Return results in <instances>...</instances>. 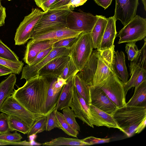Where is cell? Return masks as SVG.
Instances as JSON below:
<instances>
[{
	"mask_svg": "<svg viewBox=\"0 0 146 146\" xmlns=\"http://www.w3.org/2000/svg\"><path fill=\"white\" fill-rule=\"evenodd\" d=\"M49 81L45 76L26 81L24 85L16 90L12 95L31 112L44 115Z\"/></svg>",
	"mask_w": 146,
	"mask_h": 146,
	"instance_id": "obj_1",
	"label": "cell"
},
{
	"mask_svg": "<svg viewBox=\"0 0 146 146\" xmlns=\"http://www.w3.org/2000/svg\"><path fill=\"white\" fill-rule=\"evenodd\" d=\"M112 115L119 129L130 137L146 117V107L126 105L118 108Z\"/></svg>",
	"mask_w": 146,
	"mask_h": 146,
	"instance_id": "obj_2",
	"label": "cell"
},
{
	"mask_svg": "<svg viewBox=\"0 0 146 146\" xmlns=\"http://www.w3.org/2000/svg\"><path fill=\"white\" fill-rule=\"evenodd\" d=\"M72 9L67 8L44 12L36 24L32 37L54 30L67 28L66 19Z\"/></svg>",
	"mask_w": 146,
	"mask_h": 146,
	"instance_id": "obj_3",
	"label": "cell"
},
{
	"mask_svg": "<svg viewBox=\"0 0 146 146\" xmlns=\"http://www.w3.org/2000/svg\"><path fill=\"white\" fill-rule=\"evenodd\" d=\"M93 48L90 33H81L70 50L69 55L79 71L82 70L89 60Z\"/></svg>",
	"mask_w": 146,
	"mask_h": 146,
	"instance_id": "obj_4",
	"label": "cell"
},
{
	"mask_svg": "<svg viewBox=\"0 0 146 146\" xmlns=\"http://www.w3.org/2000/svg\"><path fill=\"white\" fill-rule=\"evenodd\" d=\"M118 44L136 42L146 36V19L136 15L119 32Z\"/></svg>",
	"mask_w": 146,
	"mask_h": 146,
	"instance_id": "obj_5",
	"label": "cell"
},
{
	"mask_svg": "<svg viewBox=\"0 0 146 146\" xmlns=\"http://www.w3.org/2000/svg\"><path fill=\"white\" fill-rule=\"evenodd\" d=\"M102 90L118 108L126 105L123 84L113 72L106 79L95 86Z\"/></svg>",
	"mask_w": 146,
	"mask_h": 146,
	"instance_id": "obj_6",
	"label": "cell"
},
{
	"mask_svg": "<svg viewBox=\"0 0 146 146\" xmlns=\"http://www.w3.org/2000/svg\"><path fill=\"white\" fill-rule=\"evenodd\" d=\"M0 111L21 120L31 127L43 115L33 113L24 107L13 97H8L2 104Z\"/></svg>",
	"mask_w": 146,
	"mask_h": 146,
	"instance_id": "obj_7",
	"label": "cell"
},
{
	"mask_svg": "<svg viewBox=\"0 0 146 146\" xmlns=\"http://www.w3.org/2000/svg\"><path fill=\"white\" fill-rule=\"evenodd\" d=\"M44 13L38 8H33L31 12L24 17L16 30L14 38L15 45L23 44L31 38L35 27Z\"/></svg>",
	"mask_w": 146,
	"mask_h": 146,
	"instance_id": "obj_8",
	"label": "cell"
},
{
	"mask_svg": "<svg viewBox=\"0 0 146 146\" xmlns=\"http://www.w3.org/2000/svg\"><path fill=\"white\" fill-rule=\"evenodd\" d=\"M98 15L80 11H71L66 19L67 27L76 31L90 33L98 19Z\"/></svg>",
	"mask_w": 146,
	"mask_h": 146,
	"instance_id": "obj_9",
	"label": "cell"
},
{
	"mask_svg": "<svg viewBox=\"0 0 146 146\" xmlns=\"http://www.w3.org/2000/svg\"><path fill=\"white\" fill-rule=\"evenodd\" d=\"M114 47L102 50H98L100 55L92 86L101 83L114 72L113 64L115 52Z\"/></svg>",
	"mask_w": 146,
	"mask_h": 146,
	"instance_id": "obj_10",
	"label": "cell"
},
{
	"mask_svg": "<svg viewBox=\"0 0 146 146\" xmlns=\"http://www.w3.org/2000/svg\"><path fill=\"white\" fill-rule=\"evenodd\" d=\"M70 50L65 47L53 48L45 57L36 64L32 65L28 64L23 67L21 79L26 81L37 76L39 70L53 59L59 56H69Z\"/></svg>",
	"mask_w": 146,
	"mask_h": 146,
	"instance_id": "obj_11",
	"label": "cell"
},
{
	"mask_svg": "<svg viewBox=\"0 0 146 146\" xmlns=\"http://www.w3.org/2000/svg\"><path fill=\"white\" fill-rule=\"evenodd\" d=\"M139 0H115L113 17L120 21L124 26L136 15Z\"/></svg>",
	"mask_w": 146,
	"mask_h": 146,
	"instance_id": "obj_12",
	"label": "cell"
},
{
	"mask_svg": "<svg viewBox=\"0 0 146 146\" xmlns=\"http://www.w3.org/2000/svg\"><path fill=\"white\" fill-rule=\"evenodd\" d=\"M91 104L112 115L118 108L107 95L96 86L88 87Z\"/></svg>",
	"mask_w": 146,
	"mask_h": 146,
	"instance_id": "obj_13",
	"label": "cell"
},
{
	"mask_svg": "<svg viewBox=\"0 0 146 146\" xmlns=\"http://www.w3.org/2000/svg\"><path fill=\"white\" fill-rule=\"evenodd\" d=\"M70 107L73 111L76 117L93 128L94 126L91 124L90 120L91 114L89 105L79 95L74 86L73 96Z\"/></svg>",
	"mask_w": 146,
	"mask_h": 146,
	"instance_id": "obj_14",
	"label": "cell"
},
{
	"mask_svg": "<svg viewBox=\"0 0 146 146\" xmlns=\"http://www.w3.org/2000/svg\"><path fill=\"white\" fill-rule=\"evenodd\" d=\"M99 55V51L97 49L92 51L86 64L77 74L88 87L93 85Z\"/></svg>",
	"mask_w": 146,
	"mask_h": 146,
	"instance_id": "obj_15",
	"label": "cell"
},
{
	"mask_svg": "<svg viewBox=\"0 0 146 146\" xmlns=\"http://www.w3.org/2000/svg\"><path fill=\"white\" fill-rule=\"evenodd\" d=\"M57 40H47L35 41L33 39L27 44L23 60L27 64L29 65L36 55L40 52L53 46Z\"/></svg>",
	"mask_w": 146,
	"mask_h": 146,
	"instance_id": "obj_16",
	"label": "cell"
},
{
	"mask_svg": "<svg viewBox=\"0 0 146 146\" xmlns=\"http://www.w3.org/2000/svg\"><path fill=\"white\" fill-rule=\"evenodd\" d=\"M89 107L91 114L90 120L92 125L119 129L112 115L91 104Z\"/></svg>",
	"mask_w": 146,
	"mask_h": 146,
	"instance_id": "obj_17",
	"label": "cell"
},
{
	"mask_svg": "<svg viewBox=\"0 0 146 146\" xmlns=\"http://www.w3.org/2000/svg\"><path fill=\"white\" fill-rule=\"evenodd\" d=\"M45 76L49 81L44 112V115H47L55 109L63 88H59L54 84L55 80L58 77L52 75Z\"/></svg>",
	"mask_w": 146,
	"mask_h": 146,
	"instance_id": "obj_18",
	"label": "cell"
},
{
	"mask_svg": "<svg viewBox=\"0 0 146 146\" xmlns=\"http://www.w3.org/2000/svg\"><path fill=\"white\" fill-rule=\"evenodd\" d=\"M70 58L69 56H68L53 59L39 70L37 76L52 75L59 77Z\"/></svg>",
	"mask_w": 146,
	"mask_h": 146,
	"instance_id": "obj_19",
	"label": "cell"
},
{
	"mask_svg": "<svg viewBox=\"0 0 146 146\" xmlns=\"http://www.w3.org/2000/svg\"><path fill=\"white\" fill-rule=\"evenodd\" d=\"M107 22L100 46L98 50H102L114 46V40L117 35L116 22L113 16L107 18Z\"/></svg>",
	"mask_w": 146,
	"mask_h": 146,
	"instance_id": "obj_20",
	"label": "cell"
},
{
	"mask_svg": "<svg viewBox=\"0 0 146 146\" xmlns=\"http://www.w3.org/2000/svg\"><path fill=\"white\" fill-rule=\"evenodd\" d=\"M81 33L68 28L54 30L39 35L32 38L35 41L47 40H60L64 38L78 36Z\"/></svg>",
	"mask_w": 146,
	"mask_h": 146,
	"instance_id": "obj_21",
	"label": "cell"
},
{
	"mask_svg": "<svg viewBox=\"0 0 146 146\" xmlns=\"http://www.w3.org/2000/svg\"><path fill=\"white\" fill-rule=\"evenodd\" d=\"M114 72L123 84H125L129 78L125 62V56L122 51L115 52L113 64Z\"/></svg>",
	"mask_w": 146,
	"mask_h": 146,
	"instance_id": "obj_22",
	"label": "cell"
},
{
	"mask_svg": "<svg viewBox=\"0 0 146 146\" xmlns=\"http://www.w3.org/2000/svg\"><path fill=\"white\" fill-rule=\"evenodd\" d=\"M74 76L68 80L64 86L55 109L56 111L70 107L73 96Z\"/></svg>",
	"mask_w": 146,
	"mask_h": 146,
	"instance_id": "obj_23",
	"label": "cell"
},
{
	"mask_svg": "<svg viewBox=\"0 0 146 146\" xmlns=\"http://www.w3.org/2000/svg\"><path fill=\"white\" fill-rule=\"evenodd\" d=\"M97 21L90 34L93 48L98 49L100 47L107 22V18L102 15H98Z\"/></svg>",
	"mask_w": 146,
	"mask_h": 146,
	"instance_id": "obj_24",
	"label": "cell"
},
{
	"mask_svg": "<svg viewBox=\"0 0 146 146\" xmlns=\"http://www.w3.org/2000/svg\"><path fill=\"white\" fill-rule=\"evenodd\" d=\"M126 105L146 107V80L135 88L133 95Z\"/></svg>",
	"mask_w": 146,
	"mask_h": 146,
	"instance_id": "obj_25",
	"label": "cell"
},
{
	"mask_svg": "<svg viewBox=\"0 0 146 146\" xmlns=\"http://www.w3.org/2000/svg\"><path fill=\"white\" fill-rule=\"evenodd\" d=\"M16 78L15 74H11L0 83V109L7 98L13 94Z\"/></svg>",
	"mask_w": 146,
	"mask_h": 146,
	"instance_id": "obj_26",
	"label": "cell"
},
{
	"mask_svg": "<svg viewBox=\"0 0 146 146\" xmlns=\"http://www.w3.org/2000/svg\"><path fill=\"white\" fill-rule=\"evenodd\" d=\"M130 71L131 77L123 84L126 94L132 87H136L143 82L146 80V70L136 67Z\"/></svg>",
	"mask_w": 146,
	"mask_h": 146,
	"instance_id": "obj_27",
	"label": "cell"
},
{
	"mask_svg": "<svg viewBox=\"0 0 146 146\" xmlns=\"http://www.w3.org/2000/svg\"><path fill=\"white\" fill-rule=\"evenodd\" d=\"M42 145L48 146H85L88 145L82 139L77 138L59 137L52 139L49 141H46L42 144Z\"/></svg>",
	"mask_w": 146,
	"mask_h": 146,
	"instance_id": "obj_28",
	"label": "cell"
},
{
	"mask_svg": "<svg viewBox=\"0 0 146 146\" xmlns=\"http://www.w3.org/2000/svg\"><path fill=\"white\" fill-rule=\"evenodd\" d=\"M74 85L79 95L89 105L91 104L90 90L89 87L77 74L74 77Z\"/></svg>",
	"mask_w": 146,
	"mask_h": 146,
	"instance_id": "obj_29",
	"label": "cell"
},
{
	"mask_svg": "<svg viewBox=\"0 0 146 146\" xmlns=\"http://www.w3.org/2000/svg\"><path fill=\"white\" fill-rule=\"evenodd\" d=\"M144 42L141 48L139 50L134 59L130 62V71L136 67L146 70V39H144Z\"/></svg>",
	"mask_w": 146,
	"mask_h": 146,
	"instance_id": "obj_30",
	"label": "cell"
},
{
	"mask_svg": "<svg viewBox=\"0 0 146 146\" xmlns=\"http://www.w3.org/2000/svg\"><path fill=\"white\" fill-rule=\"evenodd\" d=\"M8 122L11 131H18L23 134H27L30 127L24 122L15 116L8 115Z\"/></svg>",
	"mask_w": 146,
	"mask_h": 146,
	"instance_id": "obj_31",
	"label": "cell"
},
{
	"mask_svg": "<svg viewBox=\"0 0 146 146\" xmlns=\"http://www.w3.org/2000/svg\"><path fill=\"white\" fill-rule=\"evenodd\" d=\"M56 115L59 128L68 135L77 138L79 132L74 129L66 121L63 114L56 110Z\"/></svg>",
	"mask_w": 146,
	"mask_h": 146,
	"instance_id": "obj_32",
	"label": "cell"
},
{
	"mask_svg": "<svg viewBox=\"0 0 146 146\" xmlns=\"http://www.w3.org/2000/svg\"><path fill=\"white\" fill-rule=\"evenodd\" d=\"M79 71L73 61L70 58L59 77L64 79L67 82L77 74Z\"/></svg>",
	"mask_w": 146,
	"mask_h": 146,
	"instance_id": "obj_33",
	"label": "cell"
},
{
	"mask_svg": "<svg viewBox=\"0 0 146 146\" xmlns=\"http://www.w3.org/2000/svg\"><path fill=\"white\" fill-rule=\"evenodd\" d=\"M47 115H43L38 118L31 127L27 134V137L36 135L46 130Z\"/></svg>",
	"mask_w": 146,
	"mask_h": 146,
	"instance_id": "obj_34",
	"label": "cell"
},
{
	"mask_svg": "<svg viewBox=\"0 0 146 146\" xmlns=\"http://www.w3.org/2000/svg\"><path fill=\"white\" fill-rule=\"evenodd\" d=\"M0 57L12 61H20L15 53L0 40Z\"/></svg>",
	"mask_w": 146,
	"mask_h": 146,
	"instance_id": "obj_35",
	"label": "cell"
},
{
	"mask_svg": "<svg viewBox=\"0 0 146 146\" xmlns=\"http://www.w3.org/2000/svg\"><path fill=\"white\" fill-rule=\"evenodd\" d=\"M62 110L63 115L67 122L74 129L80 131V127L76 120L75 115L72 109L68 107Z\"/></svg>",
	"mask_w": 146,
	"mask_h": 146,
	"instance_id": "obj_36",
	"label": "cell"
},
{
	"mask_svg": "<svg viewBox=\"0 0 146 146\" xmlns=\"http://www.w3.org/2000/svg\"><path fill=\"white\" fill-rule=\"evenodd\" d=\"M0 64L5 66L12 70L13 73L19 74L22 71L24 63L22 61H12L0 57Z\"/></svg>",
	"mask_w": 146,
	"mask_h": 146,
	"instance_id": "obj_37",
	"label": "cell"
},
{
	"mask_svg": "<svg viewBox=\"0 0 146 146\" xmlns=\"http://www.w3.org/2000/svg\"><path fill=\"white\" fill-rule=\"evenodd\" d=\"M79 35L59 40L53 44V48L65 47L70 50L77 40Z\"/></svg>",
	"mask_w": 146,
	"mask_h": 146,
	"instance_id": "obj_38",
	"label": "cell"
},
{
	"mask_svg": "<svg viewBox=\"0 0 146 146\" xmlns=\"http://www.w3.org/2000/svg\"><path fill=\"white\" fill-rule=\"evenodd\" d=\"M55 112V109L47 115L46 130L47 131H50L55 128H59Z\"/></svg>",
	"mask_w": 146,
	"mask_h": 146,
	"instance_id": "obj_39",
	"label": "cell"
},
{
	"mask_svg": "<svg viewBox=\"0 0 146 146\" xmlns=\"http://www.w3.org/2000/svg\"><path fill=\"white\" fill-rule=\"evenodd\" d=\"M135 42H128L126 44L125 51L127 54L128 60L131 61L134 59L139 51Z\"/></svg>",
	"mask_w": 146,
	"mask_h": 146,
	"instance_id": "obj_40",
	"label": "cell"
},
{
	"mask_svg": "<svg viewBox=\"0 0 146 146\" xmlns=\"http://www.w3.org/2000/svg\"><path fill=\"white\" fill-rule=\"evenodd\" d=\"M10 131L8 115L3 112L0 113V134Z\"/></svg>",
	"mask_w": 146,
	"mask_h": 146,
	"instance_id": "obj_41",
	"label": "cell"
},
{
	"mask_svg": "<svg viewBox=\"0 0 146 146\" xmlns=\"http://www.w3.org/2000/svg\"><path fill=\"white\" fill-rule=\"evenodd\" d=\"M22 138L21 135L17 131L13 133L9 132L0 134V140L9 141H19Z\"/></svg>",
	"mask_w": 146,
	"mask_h": 146,
	"instance_id": "obj_42",
	"label": "cell"
},
{
	"mask_svg": "<svg viewBox=\"0 0 146 146\" xmlns=\"http://www.w3.org/2000/svg\"><path fill=\"white\" fill-rule=\"evenodd\" d=\"M110 138L102 139L90 136L82 139L84 142L87 143L88 145L96 144L108 143L110 142Z\"/></svg>",
	"mask_w": 146,
	"mask_h": 146,
	"instance_id": "obj_43",
	"label": "cell"
},
{
	"mask_svg": "<svg viewBox=\"0 0 146 146\" xmlns=\"http://www.w3.org/2000/svg\"><path fill=\"white\" fill-rule=\"evenodd\" d=\"M31 141H28L26 140L21 141H9L4 140H0V145H41L40 143L33 142Z\"/></svg>",
	"mask_w": 146,
	"mask_h": 146,
	"instance_id": "obj_44",
	"label": "cell"
},
{
	"mask_svg": "<svg viewBox=\"0 0 146 146\" xmlns=\"http://www.w3.org/2000/svg\"><path fill=\"white\" fill-rule=\"evenodd\" d=\"M70 0H56L50 7L48 11L69 8L67 7V5Z\"/></svg>",
	"mask_w": 146,
	"mask_h": 146,
	"instance_id": "obj_45",
	"label": "cell"
},
{
	"mask_svg": "<svg viewBox=\"0 0 146 146\" xmlns=\"http://www.w3.org/2000/svg\"><path fill=\"white\" fill-rule=\"evenodd\" d=\"M37 6L44 12H47L51 5L56 0H34Z\"/></svg>",
	"mask_w": 146,
	"mask_h": 146,
	"instance_id": "obj_46",
	"label": "cell"
},
{
	"mask_svg": "<svg viewBox=\"0 0 146 146\" xmlns=\"http://www.w3.org/2000/svg\"><path fill=\"white\" fill-rule=\"evenodd\" d=\"M53 48L52 46L40 52L36 55V57L29 65H33L37 63L47 56Z\"/></svg>",
	"mask_w": 146,
	"mask_h": 146,
	"instance_id": "obj_47",
	"label": "cell"
},
{
	"mask_svg": "<svg viewBox=\"0 0 146 146\" xmlns=\"http://www.w3.org/2000/svg\"><path fill=\"white\" fill-rule=\"evenodd\" d=\"M88 0H71L67 5L68 8L72 9L82 5Z\"/></svg>",
	"mask_w": 146,
	"mask_h": 146,
	"instance_id": "obj_48",
	"label": "cell"
},
{
	"mask_svg": "<svg viewBox=\"0 0 146 146\" xmlns=\"http://www.w3.org/2000/svg\"><path fill=\"white\" fill-rule=\"evenodd\" d=\"M98 5L100 6L105 9L107 8L110 5L112 0H94Z\"/></svg>",
	"mask_w": 146,
	"mask_h": 146,
	"instance_id": "obj_49",
	"label": "cell"
},
{
	"mask_svg": "<svg viewBox=\"0 0 146 146\" xmlns=\"http://www.w3.org/2000/svg\"><path fill=\"white\" fill-rule=\"evenodd\" d=\"M13 73L12 70L8 67L0 64V76Z\"/></svg>",
	"mask_w": 146,
	"mask_h": 146,
	"instance_id": "obj_50",
	"label": "cell"
},
{
	"mask_svg": "<svg viewBox=\"0 0 146 146\" xmlns=\"http://www.w3.org/2000/svg\"><path fill=\"white\" fill-rule=\"evenodd\" d=\"M6 17L5 8L3 7H0V27L4 25Z\"/></svg>",
	"mask_w": 146,
	"mask_h": 146,
	"instance_id": "obj_51",
	"label": "cell"
},
{
	"mask_svg": "<svg viewBox=\"0 0 146 146\" xmlns=\"http://www.w3.org/2000/svg\"><path fill=\"white\" fill-rule=\"evenodd\" d=\"M146 124V117L145 118L136 128L135 133H140L145 127Z\"/></svg>",
	"mask_w": 146,
	"mask_h": 146,
	"instance_id": "obj_52",
	"label": "cell"
},
{
	"mask_svg": "<svg viewBox=\"0 0 146 146\" xmlns=\"http://www.w3.org/2000/svg\"><path fill=\"white\" fill-rule=\"evenodd\" d=\"M144 6V8L146 11V0H141Z\"/></svg>",
	"mask_w": 146,
	"mask_h": 146,
	"instance_id": "obj_53",
	"label": "cell"
},
{
	"mask_svg": "<svg viewBox=\"0 0 146 146\" xmlns=\"http://www.w3.org/2000/svg\"><path fill=\"white\" fill-rule=\"evenodd\" d=\"M3 7V6L1 5L0 0V7Z\"/></svg>",
	"mask_w": 146,
	"mask_h": 146,
	"instance_id": "obj_54",
	"label": "cell"
},
{
	"mask_svg": "<svg viewBox=\"0 0 146 146\" xmlns=\"http://www.w3.org/2000/svg\"><path fill=\"white\" fill-rule=\"evenodd\" d=\"M8 0L10 1H11V0Z\"/></svg>",
	"mask_w": 146,
	"mask_h": 146,
	"instance_id": "obj_55",
	"label": "cell"
},
{
	"mask_svg": "<svg viewBox=\"0 0 146 146\" xmlns=\"http://www.w3.org/2000/svg\"></svg>",
	"mask_w": 146,
	"mask_h": 146,
	"instance_id": "obj_56",
	"label": "cell"
}]
</instances>
